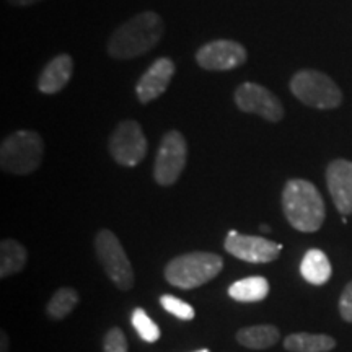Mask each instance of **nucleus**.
<instances>
[{"label": "nucleus", "mask_w": 352, "mask_h": 352, "mask_svg": "<svg viewBox=\"0 0 352 352\" xmlns=\"http://www.w3.org/2000/svg\"><path fill=\"white\" fill-rule=\"evenodd\" d=\"M164 33V20L157 12H140L111 33L108 39V54L120 60L144 56L160 43Z\"/></svg>", "instance_id": "f257e3e1"}, {"label": "nucleus", "mask_w": 352, "mask_h": 352, "mask_svg": "<svg viewBox=\"0 0 352 352\" xmlns=\"http://www.w3.org/2000/svg\"><path fill=\"white\" fill-rule=\"evenodd\" d=\"M283 210L287 222L298 232H316L327 217L318 188L307 179H289L283 191Z\"/></svg>", "instance_id": "f03ea898"}, {"label": "nucleus", "mask_w": 352, "mask_h": 352, "mask_svg": "<svg viewBox=\"0 0 352 352\" xmlns=\"http://www.w3.org/2000/svg\"><path fill=\"white\" fill-rule=\"evenodd\" d=\"M44 142L34 131L20 129L2 140L0 166L10 175H30L43 164Z\"/></svg>", "instance_id": "7ed1b4c3"}, {"label": "nucleus", "mask_w": 352, "mask_h": 352, "mask_svg": "<svg viewBox=\"0 0 352 352\" xmlns=\"http://www.w3.org/2000/svg\"><path fill=\"white\" fill-rule=\"evenodd\" d=\"M222 267L223 259L219 254L192 252L171 259L165 267V279L178 289H196L215 279Z\"/></svg>", "instance_id": "20e7f679"}, {"label": "nucleus", "mask_w": 352, "mask_h": 352, "mask_svg": "<svg viewBox=\"0 0 352 352\" xmlns=\"http://www.w3.org/2000/svg\"><path fill=\"white\" fill-rule=\"evenodd\" d=\"M290 91L307 107L316 109H334L342 103V91L327 74L315 69H303L290 78Z\"/></svg>", "instance_id": "39448f33"}, {"label": "nucleus", "mask_w": 352, "mask_h": 352, "mask_svg": "<svg viewBox=\"0 0 352 352\" xmlns=\"http://www.w3.org/2000/svg\"><path fill=\"white\" fill-rule=\"evenodd\" d=\"M95 252L108 279L120 290L134 287V270L121 241L111 230H100L95 236Z\"/></svg>", "instance_id": "423d86ee"}, {"label": "nucleus", "mask_w": 352, "mask_h": 352, "mask_svg": "<svg viewBox=\"0 0 352 352\" xmlns=\"http://www.w3.org/2000/svg\"><path fill=\"white\" fill-rule=\"evenodd\" d=\"M188 160V144L179 131H168L162 138L153 164V178L160 186H171L179 179Z\"/></svg>", "instance_id": "0eeeda50"}, {"label": "nucleus", "mask_w": 352, "mask_h": 352, "mask_svg": "<svg viewBox=\"0 0 352 352\" xmlns=\"http://www.w3.org/2000/svg\"><path fill=\"white\" fill-rule=\"evenodd\" d=\"M108 148L116 164L127 166V168L138 166L147 155L148 148L142 126L134 120L121 121L114 127Z\"/></svg>", "instance_id": "6e6552de"}, {"label": "nucleus", "mask_w": 352, "mask_h": 352, "mask_svg": "<svg viewBox=\"0 0 352 352\" xmlns=\"http://www.w3.org/2000/svg\"><path fill=\"white\" fill-rule=\"evenodd\" d=\"M233 101L240 111L256 114V116L270 122H279L284 118V107L280 100L259 83H241L233 94Z\"/></svg>", "instance_id": "1a4fd4ad"}, {"label": "nucleus", "mask_w": 352, "mask_h": 352, "mask_svg": "<svg viewBox=\"0 0 352 352\" xmlns=\"http://www.w3.org/2000/svg\"><path fill=\"white\" fill-rule=\"evenodd\" d=\"M248 59L245 46L233 39H214L196 51V63L210 72H226L243 65Z\"/></svg>", "instance_id": "9d476101"}, {"label": "nucleus", "mask_w": 352, "mask_h": 352, "mask_svg": "<svg viewBox=\"0 0 352 352\" xmlns=\"http://www.w3.org/2000/svg\"><path fill=\"white\" fill-rule=\"evenodd\" d=\"M226 250L232 256L246 263H272L283 252V245L263 239V236L241 235L235 230L228 232L226 239Z\"/></svg>", "instance_id": "9b49d317"}, {"label": "nucleus", "mask_w": 352, "mask_h": 352, "mask_svg": "<svg viewBox=\"0 0 352 352\" xmlns=\"http://www.w3.org/2000/svg\"><path fill=\"white\" fill-rule=\"evenodd\" d=\"M176 72V65L170 57H158L153 60L135 85V96L142 104L151 103L162 96L168 88Z\"/></svg>", "instance_id": "f8f14e48"}, {"label": "nucleus", "mask_w": 352, "mask_h": 352, "mask_svg": "<svg viewBox=\"0 0 352 352\" xmlns=\"http://www.w3.org/2000/svg\"><path fill=\"white\" fill-rule=\"evenodd\" d=\"M327 184L336 209L344 215L352 214V162L333 160L327 168Z\"/></svg>", "instance_id": "ddd939ff"}, {"label": "nucleus", "mask_w": 352, "mask_h": 352, "mask_svg": "<svg viewBox=\"0 0 352 352\" xmlns=\"http://www.w3.org/2000/svg\"><path fill=\"white\" fill-rule=\"evenodd\" d=\"M74 74V59L70 54H59L44 65L38 77V90L44 95H56L67 85Z\"/></svg>", "instance_id": "4468645a"}, {"label": "nucleus", "mask_w": 352, "mask_h": 352, "mask_svg": "<svg viewBox=\"0 0 352 352\" xmlns=\"http://www.w3.org/2000/svg\"><path fill=\"white\" fill-rule=\"evenodd\" d=\"M280 340V333L274 324H254V327L241 328L236 333V341L248 349L261 351L270 349Z\"/></svg>", "instance_id": "2eb2a0df"}, {"label": "nucleus", "mask_w": 352, "mask_h": 352, "mask_svg": "<svg viewBox=\"0 0 352 352\" xmlns=\"http://www.w3.org/2000/svg\"><path fill=\"white\" fill-rule=\"evenodd\" d=\"M300 274L311 285H323L331 277V263L321 250H308L302 259Z\"/></svg>", "instance_id": "dca6fc26"}, {"label": "nucleus", "mask_w": 352, "mask_h": 352, "mask_svg": "<svg viewBox=\"0 0 352 352\" xmlns=\"http://www.w3.org/2000/svg\"><path fill=\"white\" fill-rule=\"evenodd\" d=\"M228 296L233 300L243 303L263 302L270 296V283L261 276L246 277V279L236 280L228 287Z\"/></svg>", "instance_id": "f3484780"}, {"label": "nucleus", "mask_w": 352, "mask_h": 352, "mask_svg": "<svg viewBox=\"0 0 352 352\" xmlns=\"http://www.w3.org/2000/svg\"><path fill=\"white\" fill-rule=\"evenodd\" d=\"M284 347L289 352H329L336 347V340L328 334L296 333L285 338Z\"/></svg>", "instance_id": "a211bd4d"}, {"label": "nucleus", "mask_w": 352, "mask_h": 352, "mask_svg": "<svg viewBox=\"0 0 352 352\" xmlns=\"http://www.w3.org/2000/svg\"><path fill=\"white\" fill-rule=\"evenodd\" d=\"M28 253L25 246L15 240H2L0 243V277L16 274L25 267Z\"/></svg>", "instance_id": "6ab92c4d"}, {"label": "nucleus", "mask_w": 352, "mask_h": 352, "mask_svg": "<svg viewBox=\"0 0 352 352\" xmlns=\"http://www.w3.org/2000/svg\"><path fill=\"white\" fill-rule=\"evenodd\" d=\"M78 303V294L72 287H60L56 290L54 296L51 297L50 303L46 307V314L52 320H63L65 316L72 314L74 308Z\"/></svg>", "instance_id": "aec40b11"}, {"label": "nucleus", "mask_w": 352, "mask_h": 352, "mask_svg": "<svg viewBox=\"0 0 352 352\" xmlns=\"http://www.w3.org/2000/svg\"><path fill=\"white\" fill-rule=\"evenodd\" d=\"M132 327L140 336V340L145 342H157L160 340V328L151 316L145 314L144 308H135L132 311Z\"/></svg>", "instance_id": "412c9836"}, {"label": "nucleus", "mask_w": 352, "mask_h": 352, "mask_svg": "<svg viewBox=\"0 0 352 352\" xmlns=\"http://www.w3.org/2000/svg\"><path fill=\"white\" fill-rule=\"evenodd\" d=\"M160 303L168 314L176 316V318L184 320V321H191L195 318V308L189 305V303L182 300V298L166 294V296L160 297Z\"/></svg>", "instance_id": "4be33fe9"}, {"label": "nucleus", "mask_w": 352, "mask_h": 352, "mask_svg": "<svg viewBox=\"0 0 352 352\" xmlns=\"http://www.w3.org/2000/svg\"><path fill=\"white\" fill-rule=\"evenodd\" d=\"M103 352H127V340L121 328H111L104 334Z\"/></svg>", "instance_id": "5701e85b"}, {"label": "nucleus", "mask_w": 352, "mask_h": 352, "mask_svg": "<svg viewBox=\"0 0 352 352\" xmlns=\"http://www.w3.org/2000/svg\"><path fill=\"white\" fill-rule=\"evenodd\" d=\"M340 314L342 320L347 321V323H352V280L346 285L341 294Z\"/></svg>", "instance_id": "b1692460"}, {"label": "nucleus", "mask_w": 352, "mask_h": 352, "mask_svg": "<svg viewBox=\"0 0 352 352\" xmlns=\"http://www.w3.org/2000/svg\"><path fill=\"white\" fill-rule=\"evenodd\" d=\"M8 2L16 7H28V6H33V3L41 2V0H8Z\"/></svg>", "instance_id": "393cba45"}, {"label": "nucleus", "mask_w": 352, "mask_h": 352, "mask_svg": "<svg viewBox=\"0 0 352 352\" xmlns=\"http://www.w3.org/2000/svg\"><path fill=\"white\" fill-rule=\"evenodd\" d=\"M0 352H8V336L6 331L0 333Z\"/></svg>", "instance_id": "a878e982"}, {"label": "nucleus", "mask_w": 352, "mask_h": 352, "mask_svg": "<svg viewBox=\"0 0 352 352\" xmlns=\"http://www.w3.org/2000/svg\"><path fill=\"white\" fill-rule=\"evenodd\" d=\"M259 230H261L263 233H270L271 232V227L270 226H261V227H259Z\"/></svg>", "instance_id": "bb28decb"}, {"label": "nucleus", "mask_w": 352, "mask_h": 352, "mask_svg": "<svg viewBox=\"0 0 352 352\" xmlns=\"http://www.w3.org/2000/svg\"><path fill=\"white\" fill-rule=\"evenodd\" d=\"M195 352H210V351H208V349H199V351H195Z\"/></svg>", "instance_id": "cd10ccee"}]
</instances>
